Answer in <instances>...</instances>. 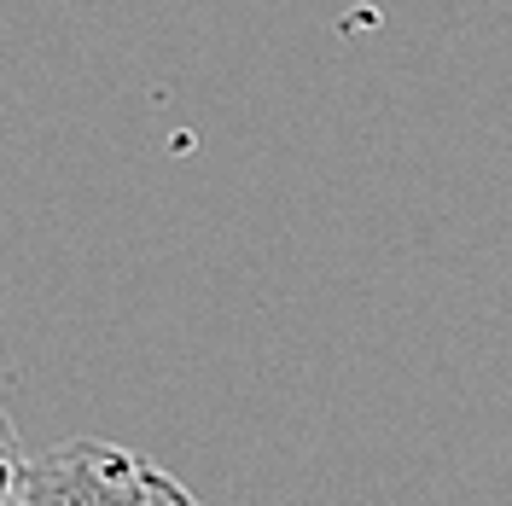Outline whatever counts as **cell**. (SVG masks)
Listing matches in <instances>:
<instances>
[{"mask_svg":"<svg viewBox=\"0 0 512 506\" xmlns=\"http://www.w3.org/2000/svg\"><path fill=\"white\" fill-rule=\"evenodd\" d=\"M12 506H204L175 472L99 437H70L18 466Z\"/></svg>","mask_w":512,"mask_h":506,"instance_id":"1","label":"cell"},{"mask_svg":"<svg viewBox=\"0 0 512 506\" xmlns=\"http://www.w3.org/2000/svg\"><path fill=\"white\" fill-rule=\"evenodd\" d=\"M18 466H24V454H18V431H12V419L0 413V506H12V483H18Z\"/></svg>","mask_w":512,"mask_h":506,"instance_id":"2","label":"cell"}]
</instances>
